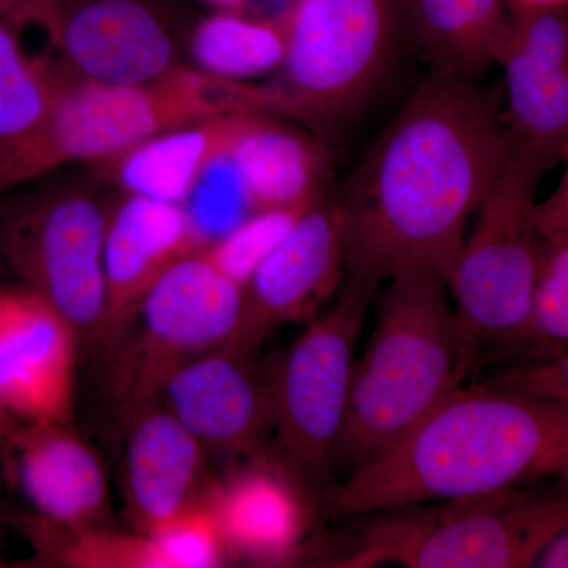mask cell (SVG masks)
I'll use <instances>...</instances> for the list:
<instances>
[{
  "mask_svg": "<svg viewBox=\"0 0 568 568\" xmlns=\"http://www.w3.org/2000/svg\"><path fill=\"white\" fill-rule=\"evenodd\" d=\"M510 11L560 9L568 7V0H508Z\"/></svg>",
  "mask_w": 568,
  "mask_h": 568,
  "instance_id": "obj_33",
  "label": "cell"
},
{
  "mask_svg": "<svg viewBox=\"0 0 568 568\" xmlns=\"http://www.w3.org/2000/svg\"><path fill=\"white\" fill-rule=\"evenodd\" d=\"M538 480H568V414L495 384H463L409 435L335 481L321 506L351 518Z\"/></svg>",
  "mask_w": 568,
  "mask_h": 568,
  "instance_id": "obj_2",
  "label": "cell"
},
{
  "mask_svg": "<svg viewBox=\"0 0 568 568\" xmlns=\"http://www.w3.org/2000/svg\"><path fill=\"white\" fill-rule=\"evenodd\" d=\"M257 112L254 88L175 69L145 84L59 77L54 103L31 144L0 179V192L62 164L114 160L155 134L233 112Z\"/></svg>",
  "mask_w": 568,
  "mask_h": 568,
  "instance_id": "obj_6",
  "label": "cell"
},
{
  "mask_svg": "<svg viewBox=\"0 0 568 568\" xmlns=\"http://www.w3.org/2000/svg\"><path fill=\"white\" fill-rule=\"evenodd\" d=\"M204 446L159 399L133 407L126 439V497L145 532L196 507Z\"/></svg>",
  "mask_w": 568,
  "mask_h": 568,
  "instance_id": "obj_17",
  "label": "cell"
},
{
  "mask_svg": "<svg viewBox=\"0 0 568 568\" xmlns=\"http://www.w3.org/2000/svg\"><path fill=\"white\" fill-rule=\"evenodd\" d=\"M246 115L231 145L254 211L308 207L325 196L328 160L324 141L271 119Z\"/></svg>",
  "mask_w": 568,
  "mask_h": 568,
  "instance_id": "obj_19",
  "label": "cell"
},
{
  "mask_svg": "<svg viewBox=\"0 0 568 568\" xmlns=\"http://www.w3.org/2000/svg\"><path fill=\"white\" fill-rule=\"evenodd\" d=\"M405 18L429 70L466 80L497 63L511 28L508 0H405Z\"/></svg>",
  "mask_w": 568,
  "mask_h": 568,
  "instance_id": "obj_20",
  "label": "cell"
},
{
  "mask_svg": "<svg viewBox=\"0 0 568 568\" xmlns=\"http://www.w3.org/2000/svg\"><path fill=\"white\" fill-rule=\"evenodd\" d=\"M110 216L88 194L41 193L10 212L0 233L21 286L40 295L80 338L99 336L106 313Z\"/></svg>",
  "mask_w": 568,
  "mask_h": 568,
  "instance_id": "obj_9",
  "label": "cell"
},
{
  "mask_svg": "<svg viewBox=\"0 0 568 568\" xmlns=\"http://www.w3.org/2000/svg\"><path fill=\"white\" fill-rule=\"evenodd\" d=\"M248 114L233 112L155 134L115 156V179L129 194L182 205L209 162L233 145Z\"/></svg>",
  "mask_w": 568,
  "mask_h": 568,
  "instance_id": "obj_21",
  "label": "cell"
},
{
  "mask_svg": "<svg viewBox=\"0 0 568 568\" xmlns=\"http://www.w3.org/2000/svg\"><path fill=\"white\" fill-rule=\"evenodd\" d=\"M0 519H2V515H0Z\"/></svg>",
  "mask_w": 568,
  "mask_h": 568,
  "instance_id": "obj_36",
  "label": "cell"
},
{
  "mask_svg": "<svg viewBox=\"0 0 568 568\" xmlns=\"http://www.w3.org/2000/svg\"><path fill=\"white\" fill-rule=\"evenodd\" d=\"M511 138L448 284L469 375L534 347L530 323L544 252L537 190L555 166L528 142Z\"/></svg>",
  "mask_w": 568,
  "mask_h": 568,
  "instance_id": "obj_4",
  "label": "cell"
},
{
  "mask_svg": "<svg viewBox=\"0 0 568 568\" xmlns=\"http://www.w3.org/2000/svg\"><path fill=\"white\" fill-rule=\"evenodd\" d=\"M530 328L536 354L568 345V237L544 241Z\"/></svg>",
  "mask_w": 568,
  "mask_h": 568,
  "instance_id": "obj_28",
  "label": "cell"
},
{
  "mask_svg": "<svg viewBox=\"0 0 568 568\" xmlns=\"http://www.w3.org/2000/svg\"><path fill=\"white\" fill-rule=\"evenodd\" d=\"M481 383L536 396L568 414V345L500 365Z\"/></svg>",
  "mask_w": 568,
  "mask_h": 568,
  "instance_id": "obj_29",
  "label": "cell"
},
{
  "mask_svg": "<svg viewBox=\"0 0 568 568\" xmlns=\"http://www.w3.org/2000/svg\"><path fill=\"white\" fill-rule=\"evenodd\" d=\"M510 13L497 59L506 82V125L556 168L568 162V7Z\"/></svg>",
  "mask_w": 568,
  "mask_h": 568,
  "instance_id": "obj_15",
  "label": "cell"
},
{
  "mask_svg": "<svg viewBox=\"0 0 568 568\" xmlns=\"http://www.w3.org/2000/svg\"><path fill=\"white\" fill-rule=\"evenodd\" d=\"M193 252L200 248L182 205L129 194L108 223L106 313L97 338L121 324L163 272Z\"/></svg>",
  "mask_w": 568,
  "mask_h": 568,
  "instance_id": "obj_18",
  "label": "cell"
},
{
  "mask_svg": "<svg viewBox=\"0 0 568 568\" xmlns=\"http://www.w3.org/2000/svg\"><path fill=\"white\" fill-rule=\"evenodd\" d=\"M375 294L345 280L331 310L308 325L268 373L280 465L320 500L336 481L354 347Z\"/></svg>",
  "mask_w": 568,
  "mask_h": 568,
  "instance_id": "obj_8",
  "label": "cell"
},
{
  "mask_svg": "<svg viewBox=\"0 0 568 568\" xmlns=\"http://www.w3.org/2000/svg\"><path fill=\"white\" fill-rule=\"evenodd\" d=\"M282 80L263 88L272 114H290L332 136L386 77L405 0H291L282 17Z\"/></svg>",
  "mask_w": 568,
  "mask_h": 568,
  "instance_id": "obj_7",
  "label": "cell"
},
{
  "mask_svg": "<svg viewBox=\"0 0 568 568\" xmlns=\"http://www.w3.org/2000/svg\"><path fill=\"white\" fill-rule=\"evenodd\" d=\"M536 215L544 241L568 237V162L558 189L544 203H537Z\"/></svg>",
  "mask_w": 568,
  "mask_h": 568,
  "instance_id": "obj_30",
  "label": "cell"
},
{
  "mask_svg": "<svg viewBox=\"0 0 568 568\" xmlns=\"http://www.w3.org/2000/svg\"><path fill=\"white\" fill-rule=\"evenodd\" d=\"M310 207L254 211L233 233L201 252L220 272L245 287Z\"/></svg>",
  "mask_w": 568,
  "mask_h": 568,
  "instance_id": "obj_26",
  "label": "cell"
},
{
  "mask_svg": "<svg viewBox=\"0 0 568 568\" xmlns=\"http://www.w3.org/2000/svg\"><path fill=\"white\" fill-rule=\"evenodd\" d=\"M495 91L429 70L342 196L345 280L377 291L403 274L450 284L466 224L511 148Z\"/></svg>",
  "mask_w": 568,
  "mask_h": 568,
  "instance_id": "obj_1",
  "label": "cell"
},
{
  "mask_svg": "<svg viewBox=\"0 0 568 568\" xmlns=\"http://www.w3.org/2000/svg\"><path fill=\"white\" fill-rule=\"evenodd\" d=\"M31 0H0V17L11 18L20 24L29 21Z\"/></svg>",
  "mask_w": 568,
  "mask_h": 568,
  "instance_id": "obj_32",
  "label": "cell"
},
{
  "mask_svg": "<svg viewBox=\"0 0 568 568\" xmlns=\"http://www.w3.org/2000/svg\"><path fill=\"white\" fill-rule=\"evenodd\" d=\"M31 21L84 80L145 84L178 69L174 32L156 0H33Z\"/></svg>",
  "mask_w": 568,
  "mask_h": 568,
  "instance_id": "obj_11",
  "label": "cell"
},
{
  "mask_svg": "<svg viewBox=\"0 0 568 568\" xmlns=\"http://www.w3.org/2000/svg\"><path fill=\"white\" fill-rule=\"evenodd\" d=\"M78 339L40 295L0 287V409L20 424H67Z\"/></svg>",
  "mask_w": 568,
  "mask_h": 568,
  "instance_id": "obj_14",
  "label": "cell"
},
{
  "mask_svg": "<svg viewBox=\"0 0 568 568\" xmlns=\"http://www.w3.org/2000/svg\"><path fill=\"white\" fill-rule=\"evenodd\" d=\"M152 568H209L223 558L224 538L212 508L193 507L145 538Z\"/></svg>",
  "mask_w": 568,
  "mask_h": 568,
  "instance_id": "obj_27",
  "label": "cell"
},
{
  "mask_svg": "<svg viewBox=\"0 0 568 568\" xmlns=\"http://www.w3.org/2000/svg\"><path fill=\"white\" fill-rule=\"evenodd\" d=\"M534 567L568 568V525L544 548Z\"/></svg>",
  "mask_w": 568,
  "mask_h": 568,
  "instance_id": "obj_31",
  "label": "cell"
},
{
  "mask_svg": "<svg viewBox=\"0 0 568 568\" xmlns=\"http://www.w3.org/2000/svg\"><path fill=\"white\" fill-rule=\"evenodd\" d=\"M219 10H239L242 11L248 0H204Z\"/></svg>",
  "mask_w": 568,
  "mask_h": 568,
  "instance_id": "obj_35",
  "label": "cell"
},
{
  "mask_svg": "<svg viewBox=\"0 0 568 568\" xmlns=\"http://www.w3.org/2000/svg\"><path fill=\"white\" fill-rule=\"evenodd\" d=\"M0 458L41 521L78 532L102 517L108 504L103 467L65 424H18Z\"/></svg>",
  "mask_w": 568,
  "mask_h": 568,
  "instance_id": "obj_16",
  "label": "cell"
},
{
  "mask_svg": "<svg viewBox=\"0 0 568 568\" xmlns=\"http://www.w3.org/2000/svg\"><path fill=\"white\" fill-rule=\"evenodd\" d=\"M189 48L203 73L242 82L282 69L286 31L282 18L263 20L239 10H219L194 26Z\"/></svg>",
  "mask_w": 568,
  "mask_h": 568,
  "instance_id": "obj_24",
  "label": "cell"
},
{
  "mask_svg": "<svg viewBox=\"0 0 568 568\" xmlns=\"http://www.w3.org/2000/svg\"><path fill=\"white\" fill-rule=\"evenodd\" d=\"M18 424H20V422L13 420L9 414H6L0 409V447L3 446V443H6L7 437H9L11 429H13Z\"/></svg>",
  "mask_w": 568,
  "mask_h": 568,
  "instance_id": "obj_34",
  "label": "cell"
},
{
  "mask_svg": "<svg viewBox=\"0 0 568 568\" xmlns=\"http://www.w3.org/2000/svg\"><path fill=\"white\" fill-rule=\"evenodd\" d=\"M448 294L435 275L388 280L368 347L354 364L335 467L351 474L372 462L465 384V343Z\"/></svg>",
  "mask_w": 568,
  "mask_h": 568,
  "instance_id": "obj_3",
  "label": "cell"
},
{
  "mask_svg": "<svg viewBox=\"0 0 568 568\" xmlns=\"http://www.w3.org/2000/svg\"><path fill=\"white\" fill-rule=\"evenodd\" d=\"M20 26L0 17V179L43 129L61 77L24 51Z\"/></svg>",
  "mask_w": 568,
  "mask_h": 568,
  "instance_id": "obj_23",
  "label": "cell"
},
{
  "mask_svg": "<svg viewBox=\"0 0 568 568\" xmlns=\"http://www.w3.org/2000/svg\"><path fill=\"white\" fill-rule=\"evenodd\" d=\"M355 532L325 567L407 568L534 567L568 525V480L541 488L414 504L355 515Z\"/></svg>",
  "mask_w": 568,
  "mask_h": 568,
  "instance_id": "obj_5",
  "label": "cell"
},
{
  "mask_svg": "<svg viewBox=\"0 0 568 568\" xmlns=\"http://www.w3.org/2000/svg\"><path fill=\"white\" fill-rule=\"evenodd\" d=\"M253 347L226 345L171 369L155 398L204 448L260 454L274 428L271 376L254 362Z\"/></svg>",
  "mask_w": 568,
  "mask_h": 568,
  "instance_id": "obj_13",
  "label": "cell"
},
{
  "mask_svg": "<svg viewBox=\"0 0 568 568\" xmlns=\"http://www.w3.org/2000/svg\"><path fill=\"white\" fill-rule=\"evenodd\" d=\"M245 290L201 252L175 261L115 325L134 335L121 366L133 407L155 398L164 376L190 358L230 345L244 315ZM104 335V336H106ZM103 338V336H102Z\"/></svg>",
  "mask_w": 568,
  "mask_h": 568,
  "instance_id": "obj_10",
  "label": "cell"
},
{
  "mask_svg": "<svg viewBox=\"0 0 568 568\" xmlns=\"http://www.w3.org/2000/svg\"><path fill=\"white\" fill-rule=\"evenodd\" d=\"M197 248L233 233L254 212L231 148L209 162L182 203Z\"/></svg>",
  "mask_w": 568,
  "mask_h": 568,
  "instance_id": "obj_25",
  "label": "cell"
},
{
  "mask_svg": "<svg viewBox=\"0 0 568 568\" xmlns=\"http://www.w3.org/2000/svg\"><path fill=\"white\" fill-rule=\"evenodd\" d=\"M346 215L325 194L246 283L244 315L230 345L257 349L268 335L323 304L345 282Z\"/></svg>",
  "mask_w": 568,
  "mask_h": 568,
  "instance_id": "obj_12",
  "label": "cell"
},
{
  "mask_svg": "<svg viewBox=\"0 0 568 568\" xmlns=\"http://www.w3.org/2000/svg\"><path fill=\"white\" fill-rule=\"evenodd\" d=\"M278 474L246 470L216 496L212 510L224 544L260 558H276L294 548L304 530V511L290 480Z\"/></svg>",
  "mask_w": 568,
  "mask_h": 568,
  "instance_id": "obj_22",
  "label": "cell"
}]
</instances>
